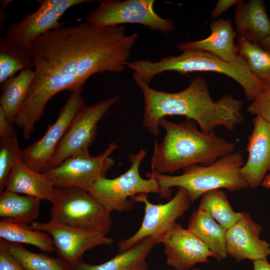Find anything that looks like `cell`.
I'll use <instances>...</instances> for the list:
<instances>
[{
    "mask_svg": "<svg viewBox=\"0 0 270 270\" xmlns=\"http://www.w3.org/2000/svg\"><path fill=\"white\" fill-rule=\"evenodd\" d=\"M126 67L134 71L132 76L149 86L155 76L166 71L182 74L194 72H214L224 74L242 87L246 99L252 101L266 82L254 76L244 58L238 54L232 62H226L214 54L202 50L182 52L178 56L161 58L158 61L138 60L128 62Z\"/></svg>",
    "mask_w": 270,
    "mask_h": 270,
    "instance_id": "277c9868",
    "label": "cell"
},
{
    "mask_svg": "<svg viewBox=\"0 0 270 270\" xmlns=\"http://www.w3.org/2000/svg\"><path fill=\"white\" fill-rule=\"evenodd\" d=\"M252 115L270 122V82H265L247 108Z\"/></svg>",
    "mask_w": 270,
    "mask_h": 270,
    "instance_id": "4dcf8cb0",
    "label": "cell"
},
{
    "mask_svg": "<svg viewBox=\"0 0 270 270\" xmlns=\"http://www.w3.org/2000/svg\"><path fill=\"white\" fill-rule=\"evenodd\" d=\"M240 1V0H218L211 12V16L213 18H217L231 6H236Z\"/></svg>",
    "mask_w": 270,
    "mask_h": 270,
    "instance_id": "836d02e7",
    "label": "cell"
},
{
    "mask_svg": "<svg viewBox=\"0 0 270 270\" xmlns=\"http://www.w3.org/2000/svg\"><path fill=\"white\" fill-rule=\"evenodd\" d=\"M22 154L16 136L0 138V192L4 190L13 166Z\"/></svg>",
    "mask_w": 270,
    "mask_h": 270,
    "instance_id": "f546056e",
    "label": "cell"
},
{
    "mask_svg": "<svg viewBox=\"0 0 270 270\" xmlns=\"http://www.w3.org/2000/svg\"><path fill=\"white\" fill-rule=\"evenodd\" d=\"M198 209L210 215L222 226L228 230L242 216L231 207L226 194L220 189L206 192L200 198Z\"/></svg>",
    "mask_w": 270,
    "mask_h": 270,
    "instance_id": "83f0119b",
    "label": "cell"
},
{
    "mask_svg": "<svg viewBox=\"0 0 270 270\" xmlns=\"http://www.w3.org/2000/svg\"><path fill=\"white\" fill-rule=\"evenodd\" d=\"M41 200L32 196L4 190L0 192V218L30 224L40 215Z\"/></svg>",
    "mask_w": 270,
    "mask_h": 270,
    "instance_id": "603a6c76",
    "label": "cell"
},
{
    "mask_svg": "<svg viewBox=\"0 0 270 270\" xmlns=\"http://www.w3.org/2000/svg\"><path fill=\"white\" fill-rule=\"evenodd\" d=\"M253 263L254 270H270V264L266 258L255 260Z\"/></svg>",
    "mask_w": 270,
    "mask_h": 270,
    "instance_id": "e575fe53",
    "label": "cell"
},
{
    "mask_svg": "<svg viewBox=\"0 0 270 270\" xmlns=\"http://www.w3.org/2000/svg\"><path fill=\"white\" fill-rule=\"evenodd\" d=\"M16 130L13 122L6 118L2 108L0 106V138L16 136Z\"/></svg>",
    "mask_w": 270,
    "mask_h": 270,
    "instance_id": "1f68e13d",
    "label": "cell"
},
{
    "mask_svg": "<svg viewBox=\"0 0 270 270\" xmlns=\"http://www.w3.org/2000/svg\"><path fill=\"white\" fill-rule=\"evenodd\" d=\"M34 78V70H23L0 84V106L10 122H13L24 104Z\"/></svg>",
    "mask_w": 270,
    "mask_h": 270,
    "instance_id": "cb8c5ba5",
    "label": "cell"
},
{
    "mask_svg": "<svg viewBox=\"0 0 270 270\" xmlns=\"http://www.w3.org/2000/svg\"><path fill=\"white\" fill-rule=\"evenodd\" d=\"M50 202V221L52 222L104 235L111 228V212L88 192L55 187Z\"/></svg>",
    "mask_w": 270,
    "mask_h": 270,
    "instance_id": "8992f818",
    "label": "cell"
},
{
    "mask_svg": "<svg viewBox=\"0 0 270 270\" xmlns=\"http://www.w3.org/2000/svg\"><path fill=\"white\" fill-rule=\"evenodd\" d=\"M192 270H201L200 269L198 268V267H194Z\"/></svg>",
    "mask_w": 270,
    "mask_h": 270,
    "instance_id": "74e56055",
    "label": "cell"
},
{
    "mask_svg": "<svg viewBox=\"0 0 270 270\" xmlns=\"http://www.w3.org/2000/svg\"><path fill=\"white\" fill-rule=\"evenodd\" d=\"M0 247L9 253L24 270H72L60 258L32 252L20 244L0 240Z\"/></svg>",
    "mask_w": 270,
    "mask_h": 270,
    "instance_id": "484cf974",
    "label": "cell"
},
{
    "mask_svg": "<svg viewBox=\"0 0 270 270\" xmlns=\"http://www.w3.org/2000/svg\"><path fill=\"white\" fill-rule=\"evenodd\" d=\"M155 244L154 239L149 236L100 264H88L81 258L72 270H148L146 259Z\"/></svg>",
    "mask_w": 270,
    "mask_h": 270,
    "instance_id": "44dd1931",
    "label": "cell"
},
{
    "mask_svg": "<svg viewBox=\"0 0 270 270\" xmlns=\"http://www.w3.org/2000/svg\"><path fill=\"white\" fill-rule=\"evenodd\" d=\"M54 188L52 182L44 174L32 170L19 158L13 166L4 188L8 191L50 202Z\"/></svg>",
    "mask_w": 270,
    "mask_h": 270,
    "instance_id": "ffe728a7",
    "label": "cell"
},
{
    "mask_svg": "<svg viewBox=\"0 0 270 270\" xmlns=\"http://www.w3.org/2000/svg\"><path fill=\"white\" fill-rule=\"evenodd\" d=\"M30 226L34 230L50 235L58 257L71 267L87 250L100 246H110L114 242L113 238L103 234L74 228L50 221L34 222Z\"/></svg>",
    "mask_w": 270,
    "mask_h": 270,
    "instance_id": "5bb4252c",
    "label": "cell"
},
{
    "mask_svg": "<svg viewBox=\"0 0 270 270\" xmlns=\"http://www.w3.org/2000/svg\"><path fill=\"white\" fill-rule=\"evenodd\" d=\"M0 238L10 242L30 244L43 252L54 250L52 240L48 233L32 228L30 224L0 220Z\"/></svg>",
    "mask_w": 270,
    "mask_h": 270,
    "instance_id": "d4e9b609",
    "label": "cell"
},
{
    "mask_svg": "<svg viewBox=\"0 0 270 270\" xmlns=\"http://www.w3.org/2000/svg\"><path fill=\"white\" fill-rule=\"evenodd\" d=\"M119 100L116 96L92 106L84 104L59 143L50 160V169L58 166L73 155L88 152L96 138L98 123Z\"/></svg>",
    "mask_w": 270,
    "mask_h": 270,
    "instance_id": "8fae6325",
    "label": "cell"
},
{
    "mask_svg": "<svg viewBox=\"0 0 270 270\" xmlns=\"http://www.w3.org/2000/svg\"><path fill=\"white\" fill-rule=\"evenodd\" d=\"M258 44L263 48L270 52V34Z\"/></svg>",
    "mask_w": 270,
    "mask_h": 270,
    "instance_id": "d590c367",
    "label": "cell"
},
{
    "mask_svg": "<svg viewBox=\"0 0 270 270\" xmlns=\"http://www.w3.org/2000/svg\"><path fill=\"white\" fill-rule=\"evenodd\" d=\"M158 124L166 134L160 144L155 140L150 160L152 172L171 174L189 166H208L234 152L236 144L199 130L197 124L186 118L174 122L163 118Z\"/></svg>",
    "mask_w": 270,
    "mask_h": 270,
    "instance_id": "3957f363",
    "label": "cell"
},
{
    "mask_svg": "<svg viewBox=\"0 0 270 270\" xmlns=\"http://www.w3.org/2000/svg\"><path fill=\"white\" fill-rule=\"evenodd\" d=\"M82 88L72 92L56 120L38 140L22 150L21 160L32 170L44 174L50 168L53 155L78 110L85 104Z\"/></svg>",
    "mask_w": 270,
    "mask_h": 270,
    "instance_id": "7c38bea8",
    "label": "cell"
},
{
    "mask_svg": "<svg viewBox=\"0 0 270 270\" xmlns=\"http://www.w3.org/2000/svg\"><path fill=\"white\" fill-rule=\"evenodd\" d=\"M38 8L33 12L26 14L19 22L10 24L6 37L22 49L30 52L32 42L42 34L58 28L64 24L58 20L70 7L91 0H38Z\"/></svg>",
    "mask_w": 270,
    "mask_h": 270,
    "instance_id": "4fadbf2b",
    "label": "cell"
},
{
    "mask_svg": "<svg viewBox=\"0 0 270 270\" xmlns=\"http://www.w3.org/2000/svg\"><path fill=\"white\" fill-rule=\"evenodd\" d=\"M148 194H140L132 198L136 202L143 203L144 214L142 224L131 236L118 244V252L129 249L142 240L152 237L156 244L169 228L182 216L192 204L186 190L178 188L173 198L162 204H154L148 199Z\"/></svg>",
    "mask_w": 270,
    "mask_h": 270,
    "instance_id": "9c48e42d",
    "label": "cell"
},
{
    "mask_svg": "<svg viewBox=\"0 0 270 270\" xmlns=\"http://www.w3.org/2000/svg\"><path fill=\"white\" fill-rule=\"evenodd\" d=\"M136 83L144 98L142 125L154 136L160 134L158 120L168 116H184L206 133L213 132L220 126L232 131L244 120L241 112L243 102L228 94L214 101L206 80L200 76L174 93L157 90L140 82Z\"/></svg>",
    "mask_w": 270,
    "mask_h": 270,
    "instance_id": "7a4b0ae2",
    "label": "cell"
},
{
    "mask_svg": "<svg viewBox=\"0 0 270 270\" xmlns=\"http://www.w3.org/2000/svg\"><path fill=\"white\" fill-rule=\"evenodd\" d=\"M262 226L254 222L250 214L242 212V218L226 230L228 254L236 262L254 261L270 256V244L260 238Z\"/></svg>",
    "mask_w": 270,
    "mask_h": 270,
    "instance_id": "2e32d148",
    "label": "cell"
},
{
    "mask_svg": "<svg viewBox=\"0 0 270 270\" xmlns=\"http://www.w3.org/2000/svg\"><path fill=\"white\" fill-rule=\"evenodd\" d=\"M187 228L208 246L218 261L228 256L226 246L227 230L204 212L198 208L194 210L190 218Z\"/></svg>",
    "mask_w": 270,
    "mask_h": 270,
    "instance_id": "7402d4cb",
    "label": "cell"
},
{
    "mask_svg": "<svg viewBox=\"0 0 270 270\" xmlns=\"http://www.w3.org/2000/svg\"><path fill=\"white\" fill-rule=\"evenodd\" d=\"M154 2V0H100L98 7L88 14L86 23L96 28L140 24L151 30L169 34L174 30V24L156 12Z\"/></svg>",
    "mask_w": 270,
    "mask_h": 270,
    "instance_id": "ba28073f",
    "label": "cell"
},
{
    "mask_svg": "<svg viewBox=\"0 0 270 270\" xmlns=\"http://www.w3.org/2000/svg\"><path fill=\"white\" fill-rule=\"evenodd\" d=\"M210 34L206 38L180 44L178 48L182 52L202 50L212 53L226 62L235 60L238 56L234 38L237 37L229 18L213 20L210 24Z\"/></svg>",
    "mask_w": 270,
    "mask_h": 270,
    "instance_id": "ac0fdd59",
    "label": "cell"
},
{
    "mask_svg": "<svg viewBox=\"0 0 270 270\" xmlns=\"http://www.w3.org/2000/svg\"><path fill=\"white\" fill-rule=\"evenodd\" d=\"M262 186L266 188H270V172L264 178Z\"/></svg>",
    "mask_w": 270,
    "mask_h": 270,
    "instance_id": "8d00e7d4",
    "label": "cell"
},
{
    "mask_svg": "<svg viewBox=\"0 0 270 270\" xmlns=\"http://www.w3.org/2000/svg\"><path fill=\"white\" fill-rule=\"evenodd\" d=\"M118 147L112 142L96 156H90L88 152L76 154L44 174L55 187L74 188L90 192L96 182L105 177L114 164V160L110 156Z\"/></svg>",
    "mask_w": 270,
    "mask_h": 270,
    "instance_id": "30bf717a",
    "label": "cell"
},
{
    "mask_svg": "<svg viewBox=\"0 0 270 270\" xmlns=\"http://www.w3.org/2000/svg\"><path fill=\"white\" fill-rule=\"evenodd\" d=\"M142 148L136 154H130V168L124 173L114 178L102 177L94 184L90 193L109 212H122L130 210L134 202L132 198L140 194L154 193L160 196L161 188L153 177L143 178L140 166L146 156Z\"/></svg>",
    "mask_w": 270,
    "mask_h": 270,
    "instance_id": "52a82bcc",
    "label": "cell"
},
{
    "mask_svg": "<svg viewBox=\"0 0 270 270\" xmlns=\"http://www.w3.org/2000/svg\"><path fill=\"white\" fill-rule=\"evenodd\" d=\"M34 62L30 52L18 46L6 36H0V84L18 72L32 70Z\"/></svg>",
    "mask_w": 270,
    "mask_h": 270,
    "instance_id": "4316f807",
    "label": "cell"
},
{
    "mask_svg": "<svg viewBox=\"0 0 270 270\" xmlns=\"http://www.w3.org/2000/svg\"><path fill=\"white\" fill-rule=\"evenodd\" d=\"M164 246L166 264L176 270H190L198 263L216 258L208 246L196 236L175 222L160 239Z\"/></svg>",
    "mask_w": 270,
    "mask_h": 270,
    "instance_id": "9a60e30c",
    "label": "cell"
},
{
    "mask_svg": "<svg viewBox=\"0 0 270 270\" xmlns=\"http://www.w3.org/2000/svg\"><path fill=\"white\" fill-rule=\"evenodd\" d=\"M236 38L238 54L244 58L250 72L262 80L270 82V52L258 44L238 36Z\"/></svg>",
    "mask_w": 270,
    "mask_h": 270,
    "instance_id": "f1b7e54d",
    "label": "cell"
},
{
    "mask_svg": "<svg viewBox=\"0 0 270 270\" xmlns=\"http://www.w3.org/2000/svg\"><path fill=\"white\" fill-rule=\"evenodd\" d=\"M0 270H24L9 253L0 247Z\"/></svg>",
    "mask_w": 270,
    "mask_h": 270,
    "instance_id": "d6a6232c",
    "label": "cell"
},
{
    "mask_svg": "<svg viewBox=\"0 0 270 270\" xmlns=\"http://www.w3.org/2000/svg\"><path fill=\"white\" fill-rule=\"evenodd\" d=\"M240 152H234L218 159L208 166L194 164L182 168L178 176L148 172L147 177L156 178L162 190V198H171V188H184L192 203L207 192L226 188L230 192L244 190L248 184L240 172L244 165Z\"/></svg>",
    "mask_w": 270,
    "mask_h": 270,
    "instance_id": "5b68a950",
    "label": "cell"
},
{
    "mask_svg": "<svg viewBox=\"0 0 270 270\" xmlns=\"http://www.w3.org/2000/svg\"><path fill=\"white\" fill-rule=\"evenodd\" d=\"M253 129L248 137V158L240 172L248 186L262 185L268 172H270V122L258 116L252 120Z\"/></svg>",
    "mask_w": 270,
    "mask_h": 270,
    "instance_id": "e0dca14e",
    "label": "cell"
},
{
    "mask_svg": "<svg viewBox=\"0 0 270 270\" xmlns=\"http://www.w3.org/2000/svg\"><path fill=\"white\" fill-rule=\"evenodd\" d=\"M139 34L126 33L122 25L96 28L86 23L64 25L37 38L30 54L34 78L13 123L29 139L57 93L82 88L92 75L123 71Z\"/></svg>",
    "mask_w": 270,
    "mask_h": 270,
    "instance_id": "6da1fadb",
    "label": "cell"
},
{
    "mask_svg": "<svg viewBox=\"0 0 270 270\" xmlns=\"http://www.w3.org/2000/svg\"><path fill=\"white\" fill-rule=\"evenodd\" d=\"M237 36L259 44L270 34V19L262 0L240 1L234 16Z\"/></svg>",
    "mask_w": 270,
    "mask_h": 270,
    "instance_id": "d6986e66",
    "label": "cell"
}]
</instances>
